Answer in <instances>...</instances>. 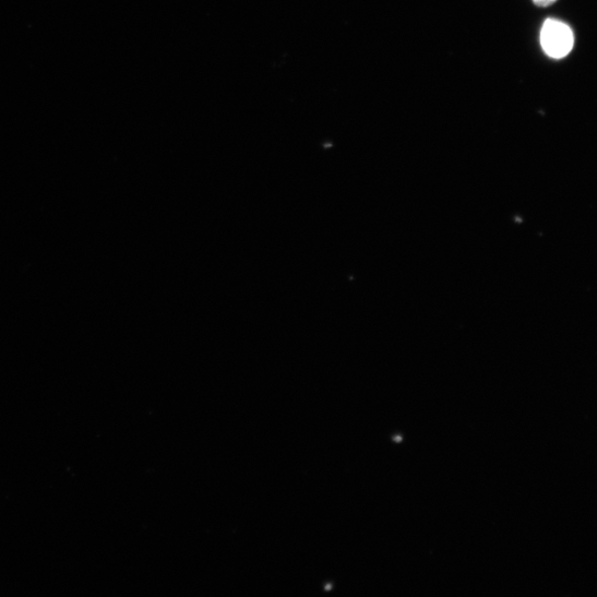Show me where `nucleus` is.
Segmentation results:
<instances>
[{
  "label": "nucleus",
  "instance_id": "obj_2",
  "mask_svg": "<svg viewBox=\"0 0 597 597\" xmlns=\"http://www.w3.org/2000/svg\"><path fill=\"white\" fill-rule=\"evenodd\" d=\"M556 2H558V0H534V3L539 8H548Z\"/></svg>",
  "mask_w": 597,
  "mask_h": 597
},
{
  "label": "nucleus",
  "instance_id": "obj_1",
  "mask_svg": "<svg viewBox=\"0 0 597 597\" xmlns=\"http://www.w3.org/2000/svg\"><path fill=\"white\" fill-rule=\"evenodd\" d=\"M544 51L553 59L566 57L573 49L574 35L572 29L558 20H547L540 35Z\"/></svg>",
  "mask_w": 597,
  "mask_h": 597
}]
</instances>
